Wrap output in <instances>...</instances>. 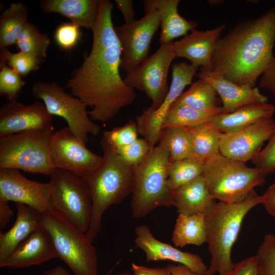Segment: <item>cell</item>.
<instances>
[{
    "label": "cell",
    "instance_id": "obj_23",
    "mask_svg": "<svg viewBox=\"0 0 275 275\" xmlns=\"http://www.w3.org/2000/svg\"><path fill=\"white\" fill-rule=\"evenodd\" d=\"M15 221L11 228L0 233V262L9 257L41 224L42 214L28 205L15 203Z\"/></svg>",
    "mask_w": 275,
    "mask_h": 275
},
{
    "label": "cell",
    "instance_id": "obj_11",
    "mask_svg": "<svg viewBox=\"0 0 275 275\" xmlns=\"http://www.w3.org/2000/svg\"><path fill=\"white\" fill-rule=\"evenodd\" d=\"M173 42L161 44L158 49L139 67L126 73L125 84L143 91L151 100L149 107L155 109L165 99L169 90L168 76L170 65L176 58Z\"/></svg>",
    "mask_w": 275,
    "mask_h": 275
},
{
    "label": "cell",
    "instance_id": "obj_43",
    "mask_svg": "<svg viewBox=\"0 0 275 275\" xmlns=\"http://www.w3.org/2000/svg\"><path fill=\"white\" fill-rule=\"evenodd\" d=\"M261 88L268 90L275 96V57L274 56L263 73L259 82Z\"/></svg>",
    "mask_w": 275,
    "mask_h": 275
},
{
    "label": "cell",
    "instance_id": "obj_19",
    "mask_svg": "<svg viewBox=\"0 0 275 275\" xmlns=\"http://www.w3.org/2000/svg\"><path fill=\"white\" fill-rule=\"evenodd\" d=\"M226 27V24L222 23L205 31L196 29L180 40L173 42V48L176 58H185L201 69L212 71L213 55Z\"/></svg>",
    "mask_w": 275,
    "mask_h": 275
},
{
    "label": "cell",
    "instance_id": "obj_30",
    "mask_svg": "<svg viewBox=\"0 0 275 275\" xmlns=\"http://www.w3.org/2000/svg\"><path fill=\"white\" fill-rule=\"evenodd\" d=\"M28 8L22 3H13L0 16V49L16 44L28 18Z\"/></svg>",
    "mask_w": 275,
    "mask_h": 275
},
{
    "label": "cell",
    "instance_id": "obj_21",
    "mask_svg": "<svg viewBox=\"0 0 275 275\" xmlns=\"http://www.w3.org/2000/svg\"><path fill=\"white\" fill-rule=\"evenodd\" d=\"M197 76L207 81L216 91L223 103L222 113H230L248 104L268 101L267 96L258 88L238 85L213 71L200 69Z\"/></svg>",
    "mask_w": 275,
    "mask_h": 275
},
{
    "label": "cell",
    "instance_id": "obj_3",
    "mask_svg": "<svg viewBox=\"0 0 275 275\" xmlns=\"http://www.w3.org/2000/svg\"><path fill=\"white\" fill-rule=\"evenodd\" d=\"M263 202V195L253 190L243 200L235 203L215 202L205 213L208 250L210 256L207 275H224L233 269L231 252L246 214Z\"/></svg>",
    "mask_w": 275,
    "mask_h": 275
},
{
    "label": "cell",
    "instance_id": "obj_7",
    "mask_svg": "<svg viewBox=\"0 0 275 275\" xmlns=\"http://www.w3.org/2000/svg\"><path fill=\"white\" fill-rule=\"evenodd\" d=\"M42 224L51 238L57 257L75 275H98L97 251L85 233L54 210L42 214Z\"/></svg>",
    "mask_w": 275,
    "mask_h": 275
},
{
    "label": "cell",
    "instance_id": "obj_40",
    "mask_svg": "<svg viewBox=\"0 0 275 275\" xmlns=\"http://www.w3.org/2000/svg\"><path fill=\"white\" fill-rule=\"evenodd\" d=\"M79 28L71 22L63 23L59 25L54 35L57 45L65 50L73 48L80 39Z\"/></svg>",
    "mask_w": 275,
    "mask_h": 275
},
{
    "label": "cell",
    "instance_id": "obj_8",
    "mask_svg": "<svg viewBox=\"0 0 275 275\" xmlns=\"http://www.w3.org/2000/svg\"><path fill=\"white\" fill-rule=\"evenodd\" d=\"M53 130L0 137V168L50 176L55 169L50 144Z\"/></svg>",
    "mask_w": 275,
    "mask_h": 275
},
{
    "label": "cell",
    "instance_id": "obj_36",
    "mask_svg": "<svg viewBox=\"0 0 275 275\" xmlns=\"http://www.w3.org/2000/svg\"><path fill=\"white\" fill-rule=\"evenodd\" d=\"M1 59L7 62L10 67L21 76H25L33 71L37 70L42 60L21 51L12 53L7 48L1 50Z\"/></svg>",
    "mask_w": 275,
    "mask_h": 275
},
{
    "label": "cell",
    "instance_id": "obj_27",
    "mask_svg": "<svg viewBox=\"0 0 275 275\" xmlns=\"http://www.w3.org/2000/svg\"><path fill=\"white\" fill-rule=\"evenodd\" d=\"M191 138V158L204 164L219 152L222 132L210 122L188 128Z\"/></svg>",
    "mask_w": 275,
    "mask_h": 275
},
{
    "label": "cell",
    "instance_id": "obj_10",
    "mask_svg": "<svg viewBox=\"0 0 275 275\" xmlns=\"http://www.w3.org/2000/svg\"><path fill=\"white\" fill-rule=\"evenodd\" d=\"M32 93L42 100L50 115L63 118L80 142L86 144L89 135L98 134L100 127L90 118L86 105L56 82H35Z\"/></svg>",
    "mask_w": 275,
    "mask_h": 275
},
{
    "label": "cell",
    "instance_id": "obj_34",
    "mask_svg": "<svg viewBox=\"0 0 275 275\" xmlns=\"http://www.w3.org/2000/svg\"><path fill=\"white\" fill-rule=\"evenodd\" d=\"M50 41L48 36L40 32L34 24L27 22L16 44L19 51L42 59L47 56Z\"/></svg>",
    "mask_w": 275,
    "mask_h": 275
},
{
    "label": "cell",
    "instance_id": "obj_28",
    "mask_svg": "<svg viewBox=\"0 0 275 275\" xmlns=\"http://www.w3.org/2000/svg\"><path fill=\"white\" fill-rule=\"evenodd\" d=\"M206 240L204 213L190 215L179 214L172 237L176 246L188 244L199 246L206 242Z\"/></svg>",
    "mask_w": 275,
    "mask_h": 275
},
{
    "label": "cell",
    "instance_id": "obj_50",
    "mask_svg": "<svg viewBox=\"0 0 275 275\" xmlns=\"http://www.w3.org/2000/svg\"><path fill=\"white\" fill-rule=\"evenodd\" d=\"M223 2V1L221 0H209L207 1V3L210 5H216Z\"/></svg>",
    "mask_w": 275,
    "mask_h": 275
},
{
    "label": "cell",
    "instance_id": "obj_35",
    "mask_svg": "<svg viewBox=\"0 0 275 275\" xmlns=\"http://www.w3.org/2000/svg\"><path fill=\"white\" fill-rule=\"evenodd\" d=\"M138 134L135 122L105 131L100 141L102 150H114L128 145L138 139Z\"/></svg>",
    "mask_w": 275,
    "mask_h": 275
},
{
    "label": "cell",
    "instance_id": "obj_39",
    "mask_svg": "<svg viewBox=\"0 0 275 275\" xmlns=\"http://www.w3.org/2000/svg\"><path fill=\"white\" fill-rule=\"evenodd\" d=\"M151 149L148 141L143 138H138L128 145L112 151L116 153L126 162L134 167L145 159Z\"/></svg>",
    "mask_w": 275,
    "mask_h": 275
},
{
    "label": "cell",
    "instance_id": "obj_6",
    "mask_svg": "<svg viewBox=\"0 0 275 275\" xmlns=\"http://www.w3.org/2000/svg\"><path fill=\"white\" fill-rule=\"evenodd\" d=\"M202 176L212 197L227 203L243 200L255 187L264 184L265 178L258 168L248 167L220 152L204 164Z\"/></svg>",
    "mask_w": 275,
    "mask_h": 275
},
{
    "label": "cell",
    "instance_id": "obj_25",
    "mask_svg": "<svg viewBox=\"0 0 275 275\" xmlns=\"http://www.w3.org/2000/svg\"><path fill=\"white\" fill-rule=\"evenodd\" d=\"M215 202L202 175L173 191L172 205L179 214L205 213Z\"/></svg>",
    "mask_w": 275,
    "mask_h": 275
},
{
    "label": "cell",
    "instance_id": "obj_5",
    "mask_svg": "<svg viewBox=\"0 0 275 275\" xmlns=\"http://www.w3.org/2000/svg\"><path fill=\"white\" fill-rule=\"evenodd\" d=\"M170 161L168 150L158 144L151 149L141 163L134 167L130 202L134 218L143 217L158 207L173 206V191L167 181Z\"/></svg>",
    "mask_w": 275,
    "mask_h": 275
},
{
    "label": "cell",
    "instance_id": "obj_38",
    "mask_svg": "<svg viewBox=\"0 0 275 275\" xmlns=\"http://www.w3.org/2000/svg\"><path fill=\"white\" fill-rule=\"evenodd\" d=\"M1 67L0 95L6 97L9 101L16 100L25 81L21 75L9 66L2 64Z\"/></svg>",
    "mask_w": 275,
    "mask_h": 275
},
{
    "label": "cell",
    "instance_id": "obj_48",
    "mask_svg": "<svg viewBox=\"0 0 275 275\" xmlns=\"http://www.w3.org/2000/svg\"><path fill=\"white\" fill-rule=\"evenodd\" d=\"M166 267L170 270L171 275H201L195 273L187 266L181 264H169Z\"/></svg>",
    "mask_w": 275,
    "mask_h": 275
},
{
    "label": "cell",
    "instance_id": "obj_51",
    "mask_svg": "<svg viewBox=\"0 0 275 275\" xmlns=\"http://www.w3.org/2000/svg\"><path fill=\"white\" fill-rule=\"evenodd\" d=\"M116 275H133V274L127 272H124L119 273Z\"/></svg>",
    "mask_w": 275,
    "mask_h": 275
},
{
    "label": "cell",
    "instance_id": "obj_22",
    "mask_svg": "<svg viewBox=\"0 0 275 275\" xmlns=\"http://www.w3.org/2000/svg\"><path fill=\"white\" fill-rule=\"evenodd\" d=\"M179 0L143 1L145 14L153 10H157L159 12L161 26L160 44L173 42L174 39L185 36L188 32L197 29V22L187 20L179 14Z\"/></svg>",
    "mask_w": 275,
    "mask_h": 275
},
{
    "label": "cell",
    "instance_id": "obj_41",
    "mask_svg": "<svg viewBox=\"0 0 275 275\" xmlns=\"http://www.w3.org/2000/svg\"><path fill=\"white\" fill-rule=\"evenodd\" d=\"M251 160L265 176L275 173V130L265 148Z\"/></svg>",
    "mask_w": 275,
    "mask_h": 275
},
{
    "label": "cell",
    "instance_id": "obj_33",
    "mask_svg": "<svg viewBox=\"0 0 275 275\" xmlns=\"http://www.w3.org/2000/svg\"><path fill=\"white\" fill-rule=\"evenodd\" d=\"M204 164L191 158L170 160L168 167V185L174 191L203 173Z\"/></svg>",
    "mask_w": 275,
    "mask_h": 275
},
{
    "label": "cell",
    "instance_id": "obj_9",
    "mask_svg": "<svg viewBox=\"0 0 275 275\" xmlns=\"http://www.w3.org/2000/svg\"><path fill=\"white\" fill-rule=\"evenodd\" d=\"M48 183L53 209L86 234L91 223L92 201L85 181L71 172L55 168Z\"/></svg>",
    "mask_w": 275,
    "mask_h": 275
},
{
    "label": "cell",
    "instance_id": "obj_14",
    "mask_svg": "<svg viewBox=\"0 0 275 275\" xmlns=\"http://www.w3.org/2000/svg\"><path fill=\"white\" fill-rule=\"evenodd\" d=\"M49 150L55 168L69 171L81 177L93 171L102 159L80 142L68 127L53 133Z\"/></svg>",
    "mask_w": 275,
    "mask_h": 275
},
{
    "label": "cell",
    "instance_id": "obj_32",
    "mask_svg": "<svg viewBox=\"0 0 275 275\" xmlns=\"http://www.w3.org/2000/svg\"><path fill=\"white\" fill-rule=\"evenodd\" d=\"M158 144L168 150L170 160L191 158V138L188 128L170 127L162 129Z\"/></svg>",
    "mask_w": 275,
    "mask_h": 275
},
{
    "label": "cell",
    "instance_id": "obj_37",
    "mask_svg": "<svg viewBox=\"0 0 275 275\" xmlns=\"http://www.w3.org/2000/svg\"><path fill=\"white\" fill-rule=\"evenodd\" d=\"M259 275H275V235L266 234L256 255Z\"/></svg>",
    "mask_w": 275,
    "mask_h": 275
},
{
    "label": "cell",
    "instance_id": "obj_47",
    "mask_svg": "<svg viewBox=\"0 0 275 275\" xmlns=\"http://www.w3.org/2000/svg\"><path fill=\"white\" fill-rule=\"evenodd\" d=\"M13 211L9 205L8 201L0 200V229L7 227L11 217Z\"/></svg>",
    "mask_w": 275,
    "mask_h": 275
},
{
    "label": "cell",
    "instance_id": "obj_1",
    "mask_svg": "<svg viewBox=\"0 0 275 275\" xmlns=\"http://www.w3.org/2000/svg\"><path fill=\"white\" fill-rule=\"evenodd\" d=\"M113 7L110 1L100 0L90 52L66 84L71 94L91 108L90 118L101 123L113 119L136 98L120 74L122 51L112 21Z\"/></svg>",
    "mask_w": 275,
    "mask_h": 275
},
{
    "label": "cell",
    "instance_id": "obj_16",
    "mask_svg": "<svg viewBox=\"0 0 275 275\" xmlns=\"http://www.w3.org/2000/svg\"><path fill=\"white\" fill-rule=\"evenodd\" d=\"M0 200L23 204L42 214L54 210L48 183L30 180L14 169L0 168Z\"/></svg>",
    "mask_w": 275,
    "mask_h": 275
},
{
    "label": "cell",
    "instance_id": "obj_31",
    "mask_svg": "<svg viewBox=\"0 0 275 275\" xmlns=\"http://www.w3.org/2000/svg\"><path fill=\"white\" fill-rule=\"evenodd\" d=\"M222 111V106L205 111L194 109L184 106L171 107L164 120L162 129L170 127H194L209 122L214 116Z\"/></svg>",
    "mask_w": 275,
    "mask_h": 275
},
{
    "label": "cell",
    "instance_id": "obj_2",
    "mask_svg": "<svg viewBox=\"0 0 275 275\" xmlns=\"http://www.w3.org/2000/svg\"><path fill=\"white\" fill-rule=\"evenodd\" d=\"M274 43L275 6L257 18L237 22L221 37L212 71L238 85L254 88L274 57Z\"/></svg>",
    "mask_w": 275,
    "mask_h": 275
},
{
    "label": "cell",
    "instance_id": "obj_42",
    "mask_svg": "<svg viewBox=\"0 0 275 275\" xmlns=\"http://www.w3.org/2000/svg\"><path fill=\"white\" fill-rule=\"evenodd\" d=\"M224 275H259L257 256L248 257L239 261L232 270Z\"/></svg>",
    "mask_w": 275,
    "mask_h": 275
},
{
    "label": "cell",
    "instance_id": "obj_20",
    "mask_svg": "<svg viewBox=\"0 0 275 275\" xmlns=\"http://www.w3.org/2000/svg\"><path fill=\"white\" fill-rule=\"evenodd\" d=\"M57 257L51 238L41 224L6 259L0 267L21 268L40 265Z\"/></svg>",
    "mask_w": 275,
    "mask_h": 275
},
{
    "label": "cell",
    "instance_id": "obj_49",
    "mask_svg": "<svg viewBox=\"0 0 275 275\" xmlns=\"http://www.w3.org/2000/svg\"><path fill=\"white\" fill-rule=\"evenodd\" d=\"M41 275H70L69 272L61 266H57L45 271ZM106 275H111L109 272Z\"/></svg>",
    "mask_w": 275,
    "mask_h": 275
},
{
    "label": "cell",
    "instance_id": "obj_17",
    "mask_svg": "<svg viewBox=\"0 0 275 275\" xmlns=\"http://www.w3.org/2000/svg\"><path fill=\"white\" fill-rule=\"evenodd\" d=\"M274 130L275 120L270 118L234 132L222 133L219 152L228 158L245 163L261 150L264 143L269 140Z\"/></svg>",
    "mask_w": 275,
    "mask_h": 275
},
{
    "label": "cell",
    "instance_id": "obj_46",
    "mask_svg": "<svg viewBox=\"0 0 275 275\" xmlns=\"http://www.w3.org/2000/svg\"><path fill=\"white\" fill-rule=\"evenodd\" d=\"M262 204L267 212L275 218V182L271 184L263 195Z\"/></svg>",
    "mask_w": 275,
    "mask_h": 275
},
{
    "label": "cell",
    "instance_id": "obj_29",
    "mask_svg": "<svg viewBox=\"0 0 275 275\" xmlns=\"http://www.w3.org/2000/svg\"><path fill=\"white\" fill-rule=\"evenodd\" d=\"M220 98L213 87L206 80L199 78L175 100L171 107L184 106L205 111L219 108Z\"/></svg>",
    "mask_w": 275,
    "mask_h": 275
},
{
    "label": "cell",
    "instance_id": "obj_45",
    "mask_svg": "<svg viewBox=\"0 0 275 275\" xmlns=\"http://www.w3.org/2000/svg\"><path fill=\"white\" fill-rule=\"evenodd\" d=\"M131 269L133 275H171L167 267H149L132 263Z\"/></svg>",
    "mask_w": 275,
    "mask_h": 275
},
{
    "label": "cell",
    "instance_id": "obj_4",
    "mask_svg": "<svg viewBox=\"0 0 275 275\" xmlns=\"http://www.w3.org/2000/svg\"><path fill=\"white\" fill-rule=\"evenodd\" d=\"M102 151L103 155L100 164L82 177L88 186L92 201L91 223L86 233L92 242L101 231L104 212L131 194L133 187L134 167L114 151Z\"/></svg>",
    "mask_w": 275,
    "mask_h": 275
},
{
    "label": "cell",
    "instance_id": "obj_18",
    "mask_svg": "<svg viewBox=\"0 0 275 275\" xmlns=\"http://www.w3.org/2000/svg\"><path fill=\"white\" fill-rule=\"evenodd\" d=\"M134 244L142 250L147 262L169 260L187 266L195 273L206 275L208 267L198 255L183 252L170 244L161 242L152 234L146 225L135 227Z\"/></svg>",
    "mask_w": 275,
    "mask_h": 275
},
{
    "label": "cell",
    "instance_id": "obj_24",
    "mask_svg": "<svg viewBox=\"0 0 275 275\" xmlns=\"http://www.w3.org/2000/svg\"><path fill=\"white\" fill-rule=\"evenodd\" d=\"M100 0H43L40 7L45 13H56L67 17L79 28L92 29L99 13Z\"/></svg>",
    "mask_w": 275,
    "mask_h": 275
},
{
    "label": "cell",
    "instance_id": "obj_12",
    "mask_svg": "<svg viewBox=\"0 0 275 275\" xmlns=\"http://www.w3.org/2000/svg\"><path fill=\"white\" fill-rule=\"evenodd\" d=\"M160 24L159 12L153 10L138 20L115 26L122 51L120 68L126 73L148 58L152 39Z\"/></svg>",
    "mask_w": 275,
    "mask_h": 275
},
{
    "label": "cell",
    "instance_id": "obj_26",
    "mask_svg": "<svg viewBox=\"0 0 275 275\" xmlns=\"http://www.w3.org/2000/svg\"><path fill=\"white\" fill-rule=\"evenodd\" d=\"M275 106L271 103H255L243 106L228 114L214 116L210 123L222 133L241 130L264 119L272 118Z\"/></svg>",
    "mask_w": 275,
    "mask_h": 275
},
{
    "label": "cell",
    "instance_id": "obj_13",
    "mask_svg": "<svg viewBox=\"0 0 275 275\" xmlns=\"http://www.w3.org/2000/svg\"><path fill=\"white\" fill-rule=\"evenodd\" d=\"M199 67L185 62L174 63L172 66V81L170 90L161 105L155 109L149 107L136 117L139 133L146 139L151 148L159 143L164 120L172 104L192 84Z\"/></svg>",
    "mask_w": 275,
    "mask_h": 275
},
{
    "label": "cell",
    "instance_id": "obj_44",
    "mask_svg": "<svg viewBox=\"0 0 275 275\" xmlns=\"http://www.w3.org/2000/svg\"><path fill=\"white\" fill-rule=\"evenodd\" d=\"M116 7L121 12L125 23H130L135 21V11L131 0H116Z\"/></svg>",
    "mask_w": 275,
    "mask_h": 275
},
{
    "label": "cell",
    "instance_id": "obj_15",
    "mask_svg": "<svg viewBox=\"0 0 275 275\" xmlns=\"http://www.w3.org/2000/svg\"><path fill=\"white\" fill-rule=\"evenodd\" d=\"M52 120L43 102L9 101L0 109V137L53 130Z\"/></svg>",
    "mask_w": 275,
    "mask_h": 275
}]
</instances>
